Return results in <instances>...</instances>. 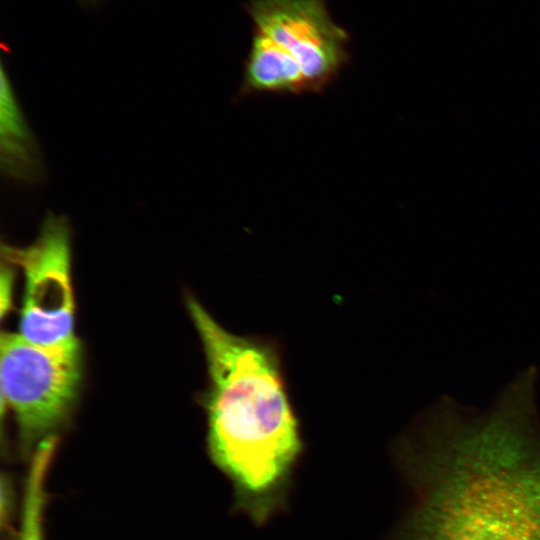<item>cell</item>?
Segmentation results:
<instances>
[{
	"label": "cell",
	"mask_w": 540,
	"mask_h": 540,
	"mask_svg": "<svg viewBox=\"0 0 540 540\" xmlns=\"http://www.w3.org/2000/svg\"><path fill=\"white\" fill-rule=\"evenodd\" d=\"M13 284V273L10 268L2 266L1 271V316L5 315L10 305L11 286Z\"/></svg>",
	"instance_id": "obj_9"
},
{
	"label": "cell",
	"mask_w": 540,
	"mask_h": 540,
	"mask_svg": "<svg viewBox=\"0 0 540 540\" xmlns=\"http://www.w3.org/2000/svg\"><path fill=\"white\" fill-rule=\"evenodd\" d=\"M255 30L286 49L299 63L310 92H318L348 59L347 32L331 18L324 0H251Z\"/></svg>",
	"instance_id": "obj_5"
},
{
	"label": "cell",
	"mask_w": 540,
	"mask_h": 540,
	"mask_svg": "<svg viewBox=\"0 0 540 540\" xmlns=\"http://www.w3.org/2000/svg\"><path fill=\"white\" fill-rule=\"evenodd\" d=\"M0 351L1 398L29 446L58 427L74 403L82 374L80 344L74 338L40 346L20 334L3 333Z\"/></svg>",
	"instance_id": "obj_3"
},
{
	"label": "cell",
	"mask_w": 540,
	"mask_h": 540,
	"mask_svg": "<svg viewBox=\"0 0 540 540\" xmlns=\"http://www.w3.org/2000/svg\"><path fill=\"white\" fill-rule=\"evenodd\" d=\"M188 308L209 373L208 446L236 507L257 525L285 508L304 443L276 341L227 331L194 298Z\"/></svg>",
	"instance_id": "obj_2"
},
{
	"label": "cell",
	"mask_w": 540,
	"mask_h": 540,
	"mask_svg": "<svg viewBox=\"0 0 540 540\" xmlns=\"http://www.w3.org/2000/svg\"><path fill=\"white\" fill-rule=\"evenodd\" d=\"M538 371L486 408L442 396L396 439L408 507L388 540H540Z\"/></svg>",
	"instance_id": "obj_1"
},
{
	"label": "cell",
	"mask_w": 540,
	"mask_h": 540,
	"mask_svg": "<svg viewBox=\"0 0 540 540\" xmlns=\"http://www.w3.org/2000/svg\"><path fill=\"white\" fill-rule=\"evenodd\" d=\"M2 255L24 272L19 334L40 346L59 345L76 338L73 333L71 228L67 217L47 211L31 245L18 248L2 244Z\"/></svg>",
	"instance_id": "obj_4"
},
{
	"label": "cell",
	"mask_w": 540,
	"mask_h": 540,
	"mask_svg": "<svg viewBox=\"0 0 540 540\" xmlns=\"http://www.w3.org/2000/svg\"><path fill=\"white\" fill-rule=\"evenodd\" d=\"M243 93L310 92L298 61L282 46L255 30L245 63Z\"/></svg>",
	"instance_id": "obj_7"
},
{
	"label": "cell",
	"mask_w": 540,
	"mask_h": 540,
	"mask_svg": "<svg viewBox=\"0 0 540 540\" xmlns=\"http://www.w3.org/2000/svg\"><path fill=\"white\" fill-rule=\"evenodd\" d=\"M54 446L52 438L44 439L34 455L26 480L21 530L17 540H43L45 479Z\"/></svg>",
	"instance_id": "obj_8"
},
{
	"label": "cell",
	"mask_w": 540,
	"mask_h": 540,
	"mask_svg": "<svg viewBox=\"0 0 540 540\" xmlns=\"http://www.w3.org/2000/svg\"><path fill=\"white\" fill-rule=\"evenodd\" d=\"M1 169L9 178L32 183L43 174V163L9 78L1 69L0 100Z\"/></svg>",
	"instance_id": "obj_6"
}]
</instances>
